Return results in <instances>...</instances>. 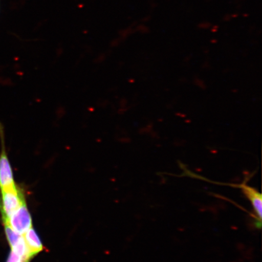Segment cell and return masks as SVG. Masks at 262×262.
I'll list each match as a JSON object with an SVG mask.
<instances>
[{
	"mask_svg": "<svg viewBox=\"0 0 262 262\" xmlns=\"http://www.w3.org/2000/svg\"><path fill=\"white\" fill-rule=\"evenodd\" d=\"M24 195L14 187L2 190L1 211L4 222L25 204Z\"/></svg>",
	"mask_w": 262,
	"mask_h": 262,
	"instance_id": "obj_1",
	"label": "cell"
},
{
	"mask_svg": "<svg viewBox=\"0 0 262 262\" xmlns=\"http://www.w3.org/2000/svg\"><path fill=\"white\" fill-rule=\"evenodd\" d=\"M0 140L2 151L0 154V188L1 190L14 187L15 182L11 164H10L5 146L4 128L0 123Z\"/></svg>",
	"mask_w": 262,
	"mask_h": 262,
	"instance_id": "obj_2",
	"label": "cell"
},
{
	"mask_svg": "<svg viewBox=\"0 0 262 262\" xmlns=\"http://www.w3.org/2000/svg\"><path fill=\"white\" fill-rule=\"evenodd\" d=\"M17 233L24 235L32 227V217L25 203L5 222Z\"/></svg>",
	"mask_w": 262,
	"mask_h": 262,
	"instance_id": "obj_3",
	"label": "cell"
},
{
	"mask_svg": "<svg viewBox=\"0 0 262 262\" xmlns=\"http://www.w3.org/2000/svg\"><path fill=\"white\" fill-rule=\"evenodd\" d=\"M240 187L242 189L244 194L250 200L254 210L256 214L255 217V225L258 228L261 227V214H262V201L261 195L256 189L245 184H242Z\"/></svg>",
	"mask_w": 262,
	"mask_h": 262,
	"instance_id": "obj_4",
	"label": "cell"
},
{
	"mask_svg": "<svg viewBox=\"0 0 262 262\" xmlns=\"http://www.w3.org/2000/svg\"><path fill=\"white\" fill-rule=\"evenodd\" d=\"M26 245L33 257L43 250V246L37 232L32 227L24 234Z\"/></svg>",
	"mask_w": 262,
	"mask_h": 262,
	"instance_id": "obj_5",
	"label": "cell"
},
{
	"mask_svg": "<svg viewBox=\"0 0 262 262\" xmlns=\"http://www.w3.org/2000/svg\"><path fill=\"white\" fill-rule=\"evenodd\" d=\"M7 262H29V260L11 251L8 258Z\"/></svg>",
	"mask_w": 262,
	"mask_h": 262,
	"instance_id": "obj_6",
	"label": "cell"
}]
</instances>
